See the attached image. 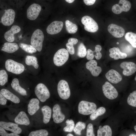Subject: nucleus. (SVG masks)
<instances>
[{"mask_svg": "<svg viewBox=\"0 0 136 136\" xmlns=\"http://www.w3.org/2000/svg\"><path fill=\"white\" fill-rule=\"evenodd\" d=\"M124 103L125 112L127 117L132 120L136 118V90L125 97Z\"/></svg>", "mask_w": 136, "mask_h": 136, "instance_id": "obj_1", "label": "nucleus"}, {"mask_svg": "<svg viewBox=\"0 0 136 136\" xmlns=\"http://www.w3.org/2000/svg\"><path fill=\"white\" fill-rule=\"evenodd\" d=\"M105 101L112 102L118 97V93L116 88L109 82H106L102 86Z\"/></svg>", "mask_w": 136, "mask_h": 136, "instance_id": "obj_2", "label": "nucleus"}, {"mask_svg": "<svg viewBox=\"0 0 136 136\" xmlns=\"http://www.w3.org/2000/svg\"><path fill=\"white\" fill-rule=\"evenodd\" d=\"M44 38L43 32L39 29L35 30L32 35L31 39V45L38 52L42 50Z\"/></svg>", "mask_w": 136, "mask_h": 136, "instance_id": "obj_3", "label": "nucleus"}, {"mask_svg": "<svg viewBox=\"0 0 136 136\" xmlns=\"http://www.w3.org/2000/svg\"><path fill=\"white\" fill-rule=\"evenodd\" d=\"M96 108V105L94 103L86 101H81L78 106L79 113L84 115L91 114Z\"/></svg>", "mask_w": 136, "mask_h": 136, "instance_id": "obj_4", "label": "nucleus"}, {"mask_svg": "<svg viewBox=\"0 0 136 136\" xmlns=\"http://www.w3.org/2000/svg\"><path fill=\"white\" fill-rule=\"evenodd\" d=\"M5 67L8 72L16 74H20L23 72L24 67L22 64L11 59L7 60L5 63Z\"/></svg>", "mask_w": 136, "mask_h": 136, "instance_id": "obj_5", "label": "nucleus"}, {"mask_svg": "<svg viewBox=\"0 0 136 136\" xmlns=\"http://www.w3.org/2000/svg\"><path fill=\"white\" fill-rule=\"evenodd\" d=\"M69 56V52L65 49H59L55 53L53 57L54 64L57 66H61L67 60Z\"/></svg>", "mask_w": 136, "mask_h": 136, "instance_id": "obj_6", "label": "nucleus"}, {"mask_svg": "<svg viewBox=\"0 0 136 136\" xmlns=\"http://www.w3.org/2000/svg\"><path fill=\"white\" fill-rule=\"evenodd\" d=\"M35 92L37 97L42 102L46 101L50 96L48 89L42 83H39L37 85L35 88Z\"/></svg>", "mask_w": 136, "mask_h": 136, "instance_id": "obj_7", "label": "nucleus"}, {"mask_svg": "<svg viewBox=\"0 0 136 136\" xmlns=\"http://www.w3.org/2000/svg\"><path fill=\"white\" fill-rule=\"evenodd\" d=\"M81 21L84 25V29L86 31L90 32H94L98 30L97 24L90 17L88 16H83L81 19Z\"/></svg>", "mask_w": 136, "mask_h": 136, "instance_id": "obj_8", "label": "nucleus"}, {"mask_svg": "<svg viewBox=\"0 0 136 136\" xmlns=\"http://www.w3.org/2000/svg\"><path fill=\"white\" fill-rule=\"evenodd\" d=\"M58 95L62 99L65 100L70 97V89L67 82L64 80H61L59 82L57 87Z\"/></svg>", "mask_w": 136, "mask_h": 136, "instance_id": "obj_9", "label": "nucleus"}, {"mask_svg": "<svg viewBox=\"0 0 136 136\" xmlns=\"http://www.w3.org/2000/svg\"><path fill=\"white\" fill-rule=\"evenodd\" d=\"M131 6V4L129 1L120 0L118 4H115L113 6L112 11L115 14H119L122 12H128L130 9Z\"/></svg>", "mask_w": 136, "mask_h": 136, "instance_id": "obj_10", "label": "nucleus"}, {"mask_svg": "<svg viewBox=\"0 0 136 136\" xmlns=\"http://www.w3.org/2000/svg\"><path fill=\"white\" fill-rule=\"evenodd\" d=\"M5 12L1 18V22L3 25L9 26L14 22L15 17V11L12 9L4 10Z\"/></svg>", "mask_w": 136, "mask_h": 136, "instance_id": "obj_11", "label": "nucleus"}, {"mask_svg": "<svg viewBox=\"0 0 136 136\" xmlns=\"http://www.w3.org/2000/svg\"><path fill=\"white\" fill-rule=\"evenodd\" d=\"M41 6L37 4L34 3L31 5L27 10V17L30 20L36 19L38 17L41 10Z\"/></svg>", "mask_w": 136, "mask_h": 136, "instance_id": "obj_12", "label": "nucleus"}, {"mask_svg": "<svg viewBox=\"0 0 136 136\" xmlns=\"http://www.w3.org/2000/svg\"><path fill=\"white\" fill-rule=\"evenodd\" d=\"M120 67L123 69V74L127 76H130L136 71V64L132 62H123L121 63Z\"/></svg>", "mask_w": 136, "mask_h": 136, "instance_id": "obj_13", "label": "nucleus"}, {"mask_svg": "<svg viewBox=\"0 0 136 136\" xmlns=\"http://www.w3.org/2000/svg\"><path fill=\"white\" fill-rule=\"evenodd\" d=\"M108 32L116 38H120L124 35L125 30L121 27L114 24H111L108 27Z\"/></svg>", "mask_w": 136, "mask_h": 136, "instance_id": "obj_14", "label": "nucleus"}, {"mask_svg": "<svg viewBox=\"0 0 136 136\" xmlns=\"http://www.w3.org/2000/svg\"><path fill=\"white\" fill-rule=\"evenodd\" d=\"M97 61L94 60H90L86 64V68L91 72L92 75L94 77L99 76L102 71L101 68L98 66Z\"/></svg>", "mask_w": 136, "mask_h": 136, "instance_id": "obj_15", "label": "nucleus"}, {"mask_svg": "<svg viewBox=\"0 0 136 136\" xmlns=\"http://www.w3.org/2000/svg\"><path fill=\"white\" fill-rule=\"evenodd\" d=\"M63 26L62 22L54 21L52 22L47 27L46 31L50 35H54L58 33L61 30Z\"/></svg>", "mask_w": 136, "mask_h": 136, "instance_id": "obj_16", "label": "nucleus"}, {"mask_svg": "<svg viewBox=\"0 0 136 136\" xmlns=\"http://www.w3.org/2000/svg\"><path fill=\"white\" fill-rule=\"evenodd\" d=\"M105 76L109 82L114 84H117L119 83L122 80V77L120 74L113 69L109 70L106 74Z\"/></svg>", "mask_w": 136, "mask_h": 136, "instance_id": "obj_17", "label": "nucleus"}, {"mask_svg": "<svg viewBox=\"0 0 136 136\" xmlns=\"http://www.w3.org/2000/svg\"><path fill=\"white\" fill-rule=\"evenodd\" d=\"M52 118L54 122L56 123L62 122L64 120L65 116L61 112V108L58 104L55 105L53 109Z\"/></svg>", "mask_w": 136, "mask_h": 136, "instance_id": "obj_18", "label": "nucleus"}, {"mask_svg": "<svg viewBox=\"0 0 136 136\" xmlns=\"http://www.w3.org/2000/svg\"><path fill=\"white\" fill-rule=\"evenodd\" d=\"M0 126L7 130L11 131L17 134H19L22 132L21 129L18 126V124L11 122H0Z\"/></svg>", "mask_w": 136, "mask_h": 136, "instance_id": "obj_19", "label": "nucleus"}, {"mask_svg": "<svg viewBox=\"0 0 136 136\" xmlns=\"http://www.w3.org/2000/svg\"><path fill=\"white\" fill-rule=\"evenodd\" d=\"M114 129L111 125L100 126L97 131V136H111L113 135Z\"/></svg>", "mask_w": 136, "mask_h": 136, "instance_id": "obj_20", "label": "nucleus"}, {"mask_svg": "<svg viewBox=\"0 0 136 136\" xmlns=\"http://www.w3.org/2000/svg\"><path fill=\"white\" fill-rule=\"evenodd\" d=\"M21 28L17 25L13 26L11 29L6 32L4 35L5 39L9 42H12L14 40V35L19 32Z\"/></svg>", "mask_w": 136, "mask_h": 136, "instance_id": "obj_21", "label": "nucleus"}, {"mask_svg": "<svg viewBox=\"0 0 136 136\" xmlns=\"http://www.w3.org/2000/svg\"><path fill=\"white\" fill-rule=\"evenodd\" d=\"M110 56L115 60L119 59H123L127 57V54L121 52L118 47H114L110 49Z\"/></svg>", "mask_w": 136, "mask_h": 136, "instance_id": "obj_22", "label": "nucleus"}, {"mask_svg": "<svg viewBox=\"0 0 136 136\" xmlns=\"http://www.w3.org/2000/svg\"><path fill=\"white\" fill-rule=\"evenodd\" d=\"M39 100L37 98L30 100L27 106L28 112L30 115H34L39 109Z\"/></svg>", "mask_w": 136, "mask_h": 136, "instance_id": "obj_23", "label": "nucleus"}, {"mask_svg": "<svg viewBox=\"0 0 136 136\" xmlns=\"http://www.w3.org/2000/svg\"><path fill=\"white\" fill-rule=\"evenodd\" d=\"M15 123L19 125H28L30 123L29 120L26 113L24 112H20L15 118Z\"/></svg>", "mask_w": 136, "mask_h": 136, "instance_id": "obj_24", "label": "nucleus"}, {"mask_svg": "<svg viewBox=\"0 0 136 136\" xmlns=\"http://www.w3.org/2000/svg\"><path fill=\"white\" fill-rule=\"evenodd\" d=\"M0 93L2 94L8 99L11 101L13 103L17 104L19 103V98L8 90L2 89L0 91Z\"/></svg>", "mask_w": 136, "mask_h": 136, "instance_id": "obj_25", "label": "nucleus"}, {"mask_svg": "<svg viewBox=\"0 0 136 136\" xmlns=\"http://www.w3.org/2000/svg\"><path fill=\"white\" fill-rule=\"evenodd\" d=\"M19 49L17 44L6 42L3 45L1 50L9 53H12L17 51Z\"/></svg>", "mask_w": 136, "mask_h": 136, "instance_id": "obj_26", "label": "nucleus"}, {"mask_svg": "<svg viewBox=\"0 0 136 136\" xmlns=\"http://www.w3.org/2000/svg\"><path fill=\"white\" fill-rule=\"evenodd\" d=\"M11 85L13 89L20 94L23 96L27 95L26 91L20 85L19 80L15 78L13 79Z\"/></svg>", "mask_w": 136, "mask_h": 136, "instance_id": "obj_27", "label": "nucleus"}, {"mask_svg": "<svg viewBox=\"0 0 136 136\" xmlns=\"http://www.w3.org/2000/svg\"><path fill=\"white\" fill-rule=\"evenodd\" d=\"M41 110L43 114V122L44 124H47L49 122L51 118V109L49 107L45 106L42 108Z\"/></svg>", "mask_w": 136, "mask_h": 136, "instance_id": "obj_28", "label": "nucleus"}, {"mask_svg": "<svg viewBox=\"0 0 136 136\" xmlns=\"http://www.w3.org/2000/svg\"><path fill=\"white\" fill-rule=\"evenodd\" d=\"M107 112V109L105 107H100L91 114L90 119L91 120H94L99 116L105 115Z\"/></svg>", "mask_w": 136, "mask_h": 136, "instance_id": "obj_29", "label": "nucleus"}, {"mask_svg": "<svg viewBox=\"0 0 136 136\" xmlns=\"http://www.w3.org/2000/svg\"><path fill=\"white\" fill-rule=\"evenodd\" d=\"M125 38L133 47L136 48V34L131 32H127L125 34Z\"/></svg>", "mask_w": 136, "mask_h": 136, "instance_id": "obj_30", "label": "nucleus"}, {"mask_svg": "<svg viewBox=\"0 0 136 136\" xmlns=\"http://www.w3.org/2000/svg\"><path fill=\"white\" fill-rule=\"evenodd\" d=\"M65 25L66 30L69 33H75L78 30L77 25L68 20L65 21Z\"/></svg>", "mask_w": 136, "mask_h": 136, "instance_id": "obj_31", "label": "nucleus"}, {"mask_svg": "<svg viewBox=\"0 0 136 136\" xmlns=\"http://www.w3.org/2000/svg\"><path fill=\"white\" fill-rule=\"evenodd\" d=\"M25 62L26 64L28 65H32L35 69H38L39 66L37 59L35 56H26L25 58Z\"/></svg>", "mask_w": 136, "mask_h": 136, "instance_id": "obj_32", "label": "nucleus"}, {"mask_svg": "<svg viewBox=\"0 0 136 136\" xmlns=\"http://www.w3.org/2000/svg\"><path fill=\"white\" fill-rule=\"evenodd\" d=\"M19 46L25 52L30 54L36 52L37 50L31 45L21 43Z\"/></svg>", "mask_w": 136, "mask_h": 136, "instance_id": "obj_33", "label": "nucleus"}, {"mask_svg": "<svg viewBox=\"0 0 136 136\" xmlns=\"http://www.w3.org/2000/svg\"><path fill=\"white\" fill-rule=\"evenodd\" d=\"M86 127V124L81 121L77 122L73 129L74 132L76 134L80 135L82 130L84 129Z\"/></svg>", "mask_w": 136, "mask_h": 136, "instance_id": "obj_34", "label": "nucleus"}, {"mask_svg": "<svg viewBox=\"0 0 136 136\" xmlns=\"http://www.w3.org/2000/svg\"><path fill=\"white\" fill-rule=\"evenodd\" d=\"M87 51L86 48L82 43H80L78 48L77 54L79 57L83 58L86 55Z\"/></svg>", "mask_w": 136, "mask_h": 136, "instance_id": "obj_35", "label": "nucleus"}, {"mask_svg": "<svg viewBox=\"0 0 136 136\" xmlns=\"http://www.w3.org/2000/svg\"><path fill=\"white\" fill-rule=\"evenodd\" d=\"M65 122L66 126L64 128V131L69 132H72L75 126L74 121L71 119L70 120L67 119Z\"/></svg>", "mask_w": 136, "mask_h": 136, "instance_id": "obj_36", "label": "nucleus"}, {"mask_svg": "<svg viewBox=\"0 0 136 136\" xmlns=\"http://www.w3.org/2000/svg\"><path fill=\"white\" fill-rule=\"evenodd\" d=\"M48 131L44 129L33 131L29 133V136H47L48 135Z\"/></svg>", "mask_w": 136, "mask_h": 136, "instance_id": "obj_37", "label": "nucleus"}, {"mask_svg": "<svg viewBox=\"0 0 136 136\" xmlns=\"http://www.w3.org/2000/svg\"><path fill=\"white\" fill-rule=\"evenodd\" d=\"M8 75L6 72L4 70L0 71V85H4L8 82Z\"/></svg>", "mask_w": 136, "mask_h": 136, "instance_id": "obj_38", "label": "nucleus"}, {"mask_svg": "<svg viewBox=\"0 0 136 136\" xmlns=\"http://www.w3.org/2000/svg\"><path fill=\"white\" fill-rule=\"evenodd\" d=\"M101 49V47L99 45H97L95 46V50L93 51V52L96 53L94 56L95 57L96 59L97 60L100 59L102 57V54L100 52Z\"/></svg>", "mask_w": 136, "mask_h": 136, "instance_id": "obj_39", "label": "nucleus"}, {"mask_svg": "<svg viewBox=\"0 0 136 136\" xmlns=\"http://www.w3.org/2000/svg\"><path fill=\"white\" fill-rule=\"evenodd\" d=\"M93 126L92 124L89 123L87 125V128L86 136H94Z\"/></svg>", "mask_w": 136, "mask_h": 136, "instance_id": "obj_40", "label": "nucleus"}, {"mask_svg": "<svg viewBox=\"0 0 136 136\" xmlns=\"http://www.w3.org/2000/svg\"><path fill=\"white\" fill-rule=\"evenodd\" d=\"M73 44L68 42L66 45V49L68 52L71 55H73L75 53V49L73 46Z\"/></svg>", "mask_w": 136, "mask_h": 136, "instance_id": "obj_41", "label": "nucleus"}, {"mask_svg": "<svg viewBox=\"0 0 136 136\" xmlns=\"http://www.w3.org/2000/svg\"><path fill=\"white\" fill-rule=\"evenodd\" d=\"M4 128L0 127V135L2 136H19L18 134L13 132L8 133L6 132Z\"/></svg>", "mask_w": 136, "mask_h": 136, "instance_id": "obj_42", "label": "nucleus"}, {"mask_svg": "<svg viewBox=\"0 0 136 136\" xmlns=\"http://www.w3.org/2000/svg\"><path fill=\"white\" fill-rule=\"evenodd\" d=\"M93 51L90 49H88L87 51L86 58L88 60H92L94 57Z\"/></svg>", "mask_w": 136, "mask_h": 136, "instance_id": "obj_43", "label": "nucleus"}, {"mask_svg": "<svg viewBox=\"0 0 136 136\" xmlns=\"http://www.w3.org/2000/svg\"><path fill=\"white\" fill-rule=\"evenodd\" d=\"M6 98L1 93L0 94V104L2 105H5L7 102Z\"/></svg>", "mask_w": 136, "mask_h": 136, "instance_id": "obj_44", "label": "nucleus"}, {"mask_svg": "<svg viewBox=\"0 0 136 136\" xmlns=\"http://www.w3.org/2000/svg\"><path fill=\"white\" fill-rule=\"evenodd\" d=\"M96 0H83L84 3L87 5H93L95 3Z\"/></svg>", "mask_w": 136, "mask_h": 136, "instance_id": "obj_45", "label": "nucleus"}, {"mask_svg": "<svg viewBox=\"0 0 136 136\" xmlns=\"http://www.w3.org/2000/svg\"><path fill=\"white\" fill-rule=\"evenodd\" d=\"M78 40L74 38H71L68 40V42L70 43L73 44L74 45H76L78 42Z\"/></svg>", "mask_w": 136, "mask_h": 136, "instance_id": "obj_46", "label": "nucleus"}, {"mask_svg": "<svg viewBox=\"0 0 136 136\" xmlns=\"http://www.w3.org/2000/svg\"><path fill=\"white\" fill-rule=\"evenodd\" d=\"M133 120L131 127L133 131L136 132V118Z\"/></svg>", "mask_w": 136, "mask_h": 136, "instance_id": "obj_47", "label": "nucleus"}, {"mask_svg": "<svg viewBox=\"0 0 136 136\" xmlns=\"http://www.w3.org/2000/svg\"><path fill=\"white\" fill-rule=\"evenodd\" d=\"M67 2L71 3L73 2L75 0H65Z\"/></svg>", "mask_w": 136, "mask_h": 136, "instance_id": "obj_48", "label": "nucleus"}, {"mask_svg": "<svg viewBox=\"0 0 136 136\" xmlns=\"http://www.w3.org/2000/svg\"><path fill=\"white\" fill-rule=\"evenodd\" d=\"M66 136H73L74 135L71 133H69L67 134Z\"/></svg>", "mask_w": 136, "mask_h": 136, "instance_id": "obj_49", "label": "nucleus"}, {"mask_svg": "<svg viewBox=\"0 0 136 136\" xmlns=\"http://www.w3.org/2000/svg\"><path fill=\"white\" fill-rule=\"evenodd\" d=\"M134 80L136 81V75L134 78Z\"/></svg>", "mask_w": 136, "mask_h": 136, "instance_id": "obj_50", "label": "nucleus"}, {"mask_svg": "<svg viewBox=\"0 0 136 136\" xmlns=\"http://www.w3.org/2000/svg\"><path fill=\"white\" fill-rule=\"evenodd\" d=\"M116 44H119V43L118 42H117V43H116Z\"/></svg>", "mask_w": 136, "mask_h": 136, "instance_id": "obj_51", "label": "nucleus"}]
</instances>
